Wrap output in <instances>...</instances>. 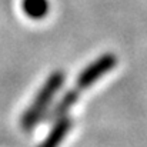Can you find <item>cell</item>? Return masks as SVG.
Wrapping results in <instances>:
<instances>
[{"mask_svg": "<svg viewBox=\"0 0 147 147\" xmlns=\"http://www.w3.org/2000/svg\"><path fill=\"white\" fill-rule=\"evenodd\" d=\"M61 82H63V76L60 73L53 74L49 80L46 82L45 87L40 90V93L34 98V103L27 109V111L22 117V127L24 130H30L40 120L43 111L46 110V107L50 104V100L56 94L57 89L61 84Z\"/></svg>", "mask_w": 147, "mask_h": 147, "instance_id": "6da1fadb", "label": "cell"}, {"mask_svg": "<svg viewBox=\"0 0 147 147\" xmlns=\"http://www.w3.org/2000/svg\"><path fill=\"white\" fill-rule=\"evenodd\" d=\"M114 64V59L107 56V57H103L101 60L96 61L94 64H92L90 67H87L79 77V89H84L90 84H93L96 80H97L100 76H103L109 69H111Z\"/></svg>", "mask_w": 147, "mask_h": 147, "instance_id": "7a4b0ae2", "label": "cell"}, {"mask_svg": "<svg viewBox=\"0 0 147 147\" xmlns=\"http://www.w3.org/2000/svg\"><path fill=\"white\" fill-rule=\"evenodd\" d=\"M77 97H79V93H77V89H74V90H71V92H69L64 97L61 98V101L57 104V107L54 109V113L53 114H56V116H60V114H64L76 101H77Z\"/></svg>", "mask_w": 147, "mask_h": 147, "instance_id": "277c9868", "label": "cell"}, {"mask_svg": "<svg viewBox=\"0 0 147 147\" xmlns=\"http://www.w3.org/2000/svg\"><path fill=\"white\" fill-rule=\"evenodd\" d=\"M70 127H71V121H70L69 119L60 120V121L53 127V130L49 133V136L46 137V140L39 147H57L63 142V139L66 137V134L69 133Z\"/></svg>", "mask_w": 147, "mask_h": 147, "instance_id": "3957f363", "label": "cell"}]
</instances>
